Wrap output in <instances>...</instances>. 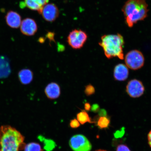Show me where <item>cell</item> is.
I'll return each mask as SVG.
<instances>
[{"label": "cell", "instance_id": "cell-13", "mask_svg": "<svg viewBox=\"0 0 151 151\" xmlns=\"http://www.w3.org/2000/svg\"><path fill=\"white\" fill-rule=\"evenodd\" d=\"M49 0H24V5L31 10L37 11L41 14L43 7L48 3Z\"/></svg>", "mask_w": 151, "mask_h": 151}, {"label": "cell", "instance_id": "cell-14", "mask_svg": "<svg viewBox=\"0 0 151 151\" xmlns=\"http://www.w3.org/2000/svg\"><path fill=\"white\" fill-rule=\"evenodd\" d=\"M11 73L9 62L6 57L0 56V78H6Z\"/></svg>", "mask_w": 151, "mask_h": 151}, {"label": "cell", "instance_id": "cell-8", "mask_svg": "<svg viewBox=\"0 0 151 151\" xmlns=\"http://www.w3.org/2000/svg\"><path fill=\"white\" fill-rule=\"evenodd\" d=\"M59 10L54 4H47L42 9L41 14L43 18L47 22L54 21L59 16Z\"/></svg>", "mask_w": 151, "mask_h": 151}, {"label": "cell", "instance_id": "cell-16", "mask_svg": "<svg viewBox=\"0 0 151 151\" xmlns=\"http://www.w3.org/2000/svg\"><path fill=\"white\" fill-rule=\"evenodd\" d=\"M77 120L80 124H83L86 122H91V120L88 113L85 111H81L77 115Z\"/></svg>", "mask_w": 151, "mask_h": 151}, {"label": "cell", "instance_id": "cell-19", "mask_svg": "<svg viewBox=\"0 0 151 151\" xmlns=\"http://www.w3.org/2000/svg\"><path fill=\"white\" fill-rule=\"evenodd\" d=\"M95 90L94 87L91 84L87 85L85 88L84 92L86 96H90L95 93Z\"/></svg>", "mask_w": 151, "mask_h": 151}, {"label": "cell", "instance_id": "cell-24", "mask_svg": "<svg viewBox=\"0 0 151 151\" xmlns=\"http://www.w3.org/2000/svg\"><path fill=\"white\" fill-rule=\"evenodd\" d=\"M96 151H105V150H96Z\"/></svg>", "mask_w": 151, "mask_h": 151}, {"label": "cell", "instance_id": "cell-21", "mask_svg": "<svg viewBox=\"0 0 151 151\" xmlns=\"http://www.w3.org/2000/svg\"><path fill=\"white\" fill-rule=\"evenodd\" d=\"M116 151H131V150L125 145H120L118 147Z\"/></svg>", "mask_w": 151, "mask_h": 151}, {"label": "cell", "instance_id": "cell-2", "mask_svg": "<svg viewBox=\"0 0 151 151\" xmlns=\"http://www.w3.org/2000/svg\"><path fill=\"white\" fill-rule=\"evenodd\" d=\"M24 137L9 126L0 127V151H19L24 147Z\"/></svg>", "mask_w": 151, "mask_h": 151}, {"label": "cell", "instance_id": "cell-15", "mask_svg": "<svg viewBox=\"0 0 151 151\" xmlns=\"http://www.w3.org/2000/svg\"><path fill=\"white\" fill-rule=\"evenodd\" d=\"M19 80L22 84L27 85L31 83L33 79V73L31 70L24 69L19 71Z\"/></svg>", "mask_w": 151, "mask_h": 151}, {"label": "cell", "instance_id": "cell-4", "mask_svg": "<svg viewBox=\"0 0 151 151\" xmlns=\"http://www.w3.org/2000/svg\"><path fill=\"white\" fill-rule=\"evenodd\" d=\"M125 62L127 67L133 70H137L141 68L144 65V57L139 51L132 50L126 54Z\"/></svg>", "mask_w": 151, "mask_h": 151}, {"label": "cell", "instance_id": "cell-9", "mask_svg": "<svg viewBox=\"0 0 151 151\" xmlns=\"http://www.w3.org/2000/svg\"><path fill=\"white\" fill-rule=\"evenodd\" d=\"M20 28L22 33L28 36L35 35L37 30L36 22L33 19L29 18L24 19L22 21Z\"/></svg>", "mask_w": 151, "mask_h": 151}, {"label": "cell", "instance_id": "cell-11", "mask_svg": "<svg viewBox=\"0 0 151 151\" xmlns=\"http://www.w3.org/2000/svg\"><path fill=\"white\" fill-rule=\"evenodd\" d=\"M6 21L7 24L11 28H18L22 23L21 17L18 13L9 11L6 16Z\"/></svg>", "mask_w": 151, "mask_h": 151}, {"label": "cell", "instance_id": "cell-12", "mask_svg": "<svg viewBox=\"0 0 151 151\" xmlns=\"http://www.w3.org/2000/svg\"><path fill=\"white\" fill-rule=\"evenodd\" d=\"M114 77L117 81H123L128 78L129 70L125 65L119 64L115 67L114 70Z\"/></svg>", "mask_w": 151, "mask_h": 151}, {"label": "cell", "instance_id": "cell-5", "mask_svg": "<svg viewBox=\"0 0 151 151\" xmlns=\"http://www.w3.org/2000/svg\"><path fill=\"white\" fill-rule=\"evenodd\" d=\"M88 38L85 32L80 29H74L70 32L67 37L69 46L74 49H80L83 46Z\"/></svg>", "mask_w": 151, "mask_h": 151}, {"label": "cell", "instance_id": "cell-17", "mask_svg": "<svg viewBox=\"0 0 151 151\" xmlns=\"http://www.w3.org/2000/svg\"><path fill=\"white\" fill-rule=\"evenodd\" d=\"M39 143L32 142L28 143L24 147V151H42Z\"/></svg>", "mask_w": 151, "mask_h": 151}, {"label": "cell", "instance_id": "cell-3", "mask_svg": "<svg viewBox=\"0 0 151 151\" xmlns=\"http://www.w3.org/2000/svg\"><path fill=\"white\" fill-rule=\"evenodd\" d=\"M99 44L103 48L106 56L107 58H118L124 59L123 46L124 40L122 36L119 34L103 35Z\"/></svg>", "mask_w": 151, "mask_h": 151}, {"label": "cell", "instance_id": "cell-18", "mask_svg": "<svg viewBox=\"0 0 151 151\" xmlns=\"http://www.w3.org/2000/svg\"><path fill=\"white\" fill-rule=\"evenodd\" d=\"M109 119L105 117H101L98 121V125L100 128H104L107 127L109 124Z\"/></svg>", "mask_w": 151, "mask_h": 151}, {"label": "cell", "instance_id": "cell-6", "mask_svg": "<svg viewBox=\"0 0 151 151\" xmlns=\"http://www.w3.org/2000/svg\"><path fill=\"white\" fill-rule=\"evenodd\" d=\"M70 146L73 151H90L92 145L85 136L77 134L71 138L69 142Z\"/></svg>", "mask_w": 151, "mask_h": 151}, {"label": "cell", "instance_id": "cell-10", "mask_svg": "<svg viewBox=\"0 0 151 151\" xmlns=\"http://www.w3.org/2000/svg\"><path fill=\"white\" fill-rule=\"evenodd\" d=\"M45 92L47 98L50 99H58L61 94L59 85L55 82L49 83L45 88Z\"/></svg>", "mask_w": 151, "mask_h": 151}, {"label": "cell", "instance_id": "cell-22", "mask_svg": "<svg viewBox=\"0 0 151 151\" xmlns=\"http://www.w3.org/2000/svg\"><path fill=\"white\" fill-rule=\"evenodd\" d=\"M90 105L89 103H86L85 104L84 108L87 111H89L90 109Z\"/></svg>", "mask_w": 151, "mask_h": 151}, {"label": "cell", "instance_id": "cell-7", "mask_svg": "<svg viewBox=\"0 0 151 151\" xmlns=\"http://www.w3.org/2000/svg\"><path fill=\"white\" fill-rule=\"evenodd\" d=\"M145 87L140 81L133 79L128 82L126 91L130 97L133 98L140 97L144 93Z\"/></svg>", "mask_w": 151, "mask_h": 151}, {"label": "cell", "instance_id": "cell-1", "mask_svg": "<svg viewBox=\"0 0 151 151\" xmlns=\"http://www.w3.org/2000/svg\"><path fill=\"white\" fill-rule=\"evenodd\" d=\"M122 11L126 24L128 27H132L137 22L147 17L149 10L145 0H128Z\"/></svg>", "mask_w": 151, "mask_h": 151}, {"label": "cell", "instance_id": "cell-23", "mask_svg": "<svg viewBox=\"0 0 151 151\" xmlns=\"http://www.w3.org/2000/svg\"><path fill=\"white\" fill-rule=\"evenodd\" d=\"M148 140L149 145L151 147V131L149 133L148 135Z\"/></svg>", "mask_w": 151, "mask_h": 151}, {"label": "cell", "instance_id": "cell-20", "mask_svg": "<svg viewBox=\"0 0 151 151\" xmlns=\"http://www.w3.org/2000/svg\"><path fill=\"white\" fill-rule=\"evenodd\" d=\"M70 125L72 128H76L80 126V123L76 119H73L70 121Z\"/></svg>", "mask_w": 151, "mask_h": 151}]
</instances>
